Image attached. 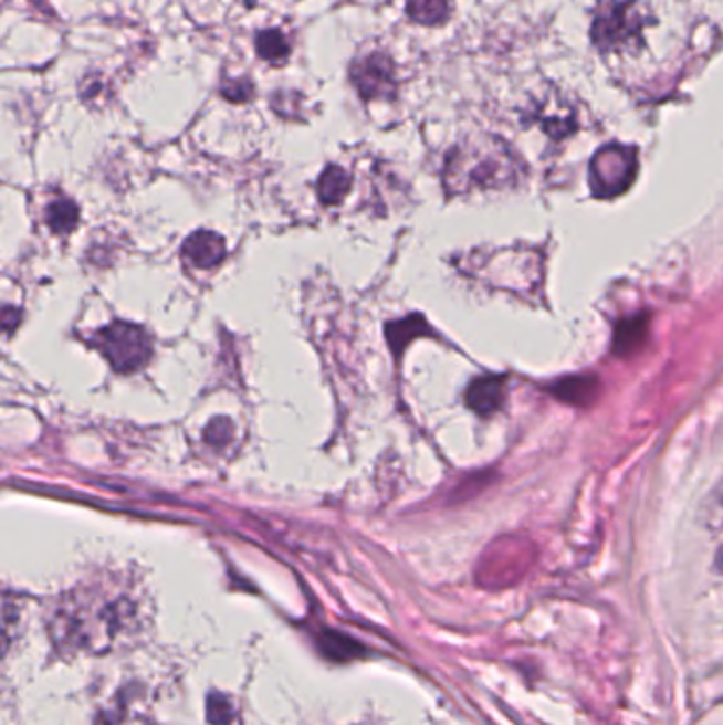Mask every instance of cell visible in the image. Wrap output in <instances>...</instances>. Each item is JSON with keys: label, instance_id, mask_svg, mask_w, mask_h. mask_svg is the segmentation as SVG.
Instances as JSON below:
<instances>
[{"label": "cell", "instance_id": "cell-1", "mask_svg": "<svg viewBox=\"0 0 723 725\" xmlns=\"http://www.w3.org/2000/svg\"><path fill=\"white\" fill-rule=\"evenodd\" d=\"M140 623L134 592L101 584L66 596L53 611L50 632L62 651L106 653L134 641Z\"/></svg>", "mask_w": 723, "mask_h": 725}, {"label": "cell", "instance_id": "cell-2", "mask_svg": "<svg viewBox=\"0 0 723 725\" xmlns=\"http://www.w3.org/2000/svg\"><path fill=\"white\" fill-rule=\"evenodd\" d=\"M443 177L450 193L496 189L517 181L520 164L503 140L482 136L467 140L450 154Z\"/></svg>", "mask_w": 723, "mask_h": 725}, {"label": "cell", "instance_id": "cell-3", "mask_svg": "<svg viewBox=\"0 0 723 725\" xmlns=\"http://www.w3.org/2000/svg\"><path fill=\"white\" fill-rule=\"evenodd\" d=\"M649 22L637 0H611L596 15L593 39L600 52L637 50Z\"/></svg>", "mask_w": 723, "mask_h": 725}, {"label": "cell", "instance_id": "cell-4", "mask_svg": "<svg viewBox=\"0 0 723 725\" xmlns=\"http://www.w3.org/2000/svg\"><path fill=\"white\" fill-rule=\"evenodd\" d=\"M98 348L115 371L129 374L151 359V337L132 323H113L98 336Z\"/></svg>", "mask_w": 723, "mask_h": 725}, {"label": "cell", "instance_id": "cell-5", "mask_svg": "<svg viewBox=\"0 0 723 725\" xmlns=\"http://www.w3.org/2000/svg\"><path fill=\"white\" fill-rule=\"evenodd\" d=\"M637 177V154L630 147L607 145L590 164V187L598 198L624 193Z\"/></svg>", "mask_w": 723, "mask_h": 725}, {"label": "cell", "instance_id": "cell-6", "mask_svg": "<svg viewBox=\"0 0 723 725\" xmlns=\"http://www.w3.org/2000/svg\"><path fill=\"white\" fill-rule=\"evenodd\" d=\"M353 81L363 101H392L397 78L392 60L385 53H371L353 66Z\"/></svg>", "mask_w": 723, "mask_h": 725}, {"label": "cell", "instance_id": "cell-7", "mask_svg": "<svg viewBox=\"0 0 723 725\" xmlns=\"http://www.w3.org/2000/svg\"><path fill=\"white\" fill-rule=\"evenodd\" d=\"M182 255L196 267H214L226 258V242L219 233L208 230L191 233L182 244Z\"/></svg>", "mask_w": 723, "mask_h": 725}, {"label": "cell", "instance_id": "cell-8", "mask_svg": "<svg viewBox=\"0 0 723 725\" xmlns=\"http://www.w3.org/2000/svg\"><path fill=\"white\" fill-rule=\"evenodd\" d=\"M505 380L503 378H478L467 389V406L478 414L489 416L503 406Z\"/></svg>", "mask_w": 723, "mask_h": 725}, {"label": "cell", "instance_id": "cell-9", "mask_svg": "<svg viewBox=\"0 0 723 725\" xmlns=\"http://www.w3.org/2000/svg\"><path fill=\"white\" fill-rule=\"evenodd\" d=\"M318 198L325 204H337L350 191V177L339 166H329L318 179Z\"/></svg>", "mask_w": 723, "mask_h": 725}, {"label": "cell", "instance_id": "cell-10", "mask_svg": "<svg viewBox=\"0 0 723 725\" xmlns=\"http://www.w3.org/2000/svg\"><path fill=\"white\" fill-rule=\"evenodd\" d=\"M448 0H408V15L425 27H436L448 18Z\"/></svg>", "mask_w": 723, "mask_h": 725}, {"label": "cell", "instance_id": "cell-11", "mask_svg": "<svg viewBox=\"0 0 723 725\" xmlns=\"http://www.w3.org/2000/svg\"><path fill=\"white\" fill-rule=\"evenodd\" d=\"M78 221V208L73 200L60 198L48 208V223L55 233H69L75 230Z\"/></svg>", "mask_w": 723, "mask_h": 725}, {"label": "cell", "instance_id": "cell-12", "mask_svg": "<svg viewBox=\"0 0 723 725\" xmlns=\"http://www.w3.org/2000/svg\"><path fill=\"white\" fill-rule=\"evenodd\" d=\"M554 392L568 403H588L596 395L595 378H568L554 387Z\"/></svg>", "mask_w": 723, "mask_h": 725}, {"label": "cell", "instance_id": "cell-13", "mask_svg": "<svg viewBox=\"0 0 723 725\" xmlns=\"http://www.w3.org/2000/svg\"><path fill=\"white\" fill-rule=\"evenodd\" d=\"M258 53L268 62H283L291 48L281 30H263L258 34Z\"/></svg>", "mask_w": 723, "mask_h": 725}, {"label": "cell", "instance_id": "cell-14", "mask_svg": "<svg viewBox=\"0 0 723 725\" xmlns=\"http://www.w3.org/2000/svg\"><path fill=\"white\" fill-rule=\"evenodd\" d=\"M646 336V318H630L621 323L616 332V348L618 353L635 350L641 346V337Z\"/></svg>", "mask_w": 723, "mask_h": 725}, {"label": "cell", "instance_id": "cell-15", "mask_svg": "<svg viewBox=\"0 0 723 725\" xmlns=\"http://www.w3.org/2000/svg\"><path fill=\"white\" fill-rule=\"evenodd\" d=\"M702 518L709 528H723V480L706 496L702 505Z\"/></svg>", "mask_w": 723, "mask_h": 725}, {"label": "cell", "instance_id": "cell-16", "mask_svg": "<svg viewBox=\"0 0 723 725\" xmlns=\"http://www.w3.org/2000/svg\"><path fill=\"white\" fill-rule=\"evenodd\" d=\"M208 722L212 725H230L235 717L233 704L221 694H210L207 702Z\"/></svg>", "mask_w": 723, "mask_h": 725}, {"label": "cell", "instance_id": "cell-17", "mask_svg": "<svg viewBox=\"0 0 723 725\" xmlns=\"http://www.w3.org/2000/svg\"><path fill=\"white\" fill-rule=\"evenodd\" d=\"M232 422L228 418H214L207 427V441L212 445H226L232 440Z\"/></svg>", "mask_w": 723, "mask_h": 725}, {"label": "cell", "instance_id": "cell-18", "mask_svg": "<svg viewBox=\"0 0 723 725\" xmlns=\"http://www.w3.org/2000/svg\"><path fill=\"white\" fill-rule=\"evenodd\" d=\"M221 94L230 101V103H247L253 96V85L249 78L242 81H230L223 85Z\"/></svg>", "mask_w": 723, "mask_h": 725}, {"label": "cell", "instance_id": "cell-19", "mask_svg": "<svg viewBox=\"0 0 723 725\" xmlns=\"http://www.w3.org/2000/svg\"><path fill=\"white\" fill-rule=\"evenodd\" d=\"M715 570H717V572H723V547H720V551H717V556H715Z\"/></svg>", "mask_w": 723, "mask_h": 725}]
</instances>
